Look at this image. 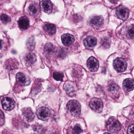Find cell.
<instances>
[{"mask_svg": "<svg viewBox=\"0 0 134 134\" xmlns=\"http://www.w3.org/2000/svg\"><path fill=\"white\" fill-rule=\"evenodd\" d=\"M86 124L82 119L73 120L64 128L65 134H82L86 131Z\"/></svg>", "mask_w": 134, "mask_h": 134, "instance_id": "obj_1", "label": "cell"}, {"mask_svg": "<svg viewBox=\"0 0 134 134\" xmlns=\"http://www.w3.org/2000/svg\"><path fill=\"white\" fill-rule=\"evenodd\" d=\"M68 111L70 114L74 117H78L81 113V106L78 102L75 100H71L67 105Z\"/></svg>", "mask_w": 134, "mask_h": 134, "instance_id": "obj_2", "label": "cell"}, {"mask_svg": "<svg viewBox=\"0 0 134 134\" xmlns=\"http://www.w3.org/2000/svg\"><path fill=\"white\" fill-rule=\"evenodd\" d=\"M106 127L109 131L113 133L119 131L122 127L120 123L114 117L110 118L108 120Z\"/></svg>", "mask_w": 134, "mask_h": 134, "instance_id": "obj_3", "label": "cell"}, {"mask_svg": "<svg viewBox=\"0 0 134 134\" xmlns=\"http://www.w3.org/2000/svg\"><path fill=\"white\" fill-rule=\"evenodd\" d=\"M89 106L93 110L97 113H100L102 111L103 104L100 99L94 98L90 101Z\"/></svg>", "mask_w": 134, "mask_h": 134, "instance_id": "obj_4", "label": "cell"}, {"mask_svg": "<svg viewBox=\"0 0 134 134\" xmlns=\"http://www.w3.org/2000/svg\"><path fill=\"white\" fill-rule=\"evenodd\" d=\"M51 113L50 111L48 108L42 107L39 108L37 112V115L39 119L43 121L48 120L50 117Z\"/></svg>", "mask_w": 134, "mask_h": 134, "instance_id": "obj_5", "label": "cell"}, {"mask_svg": "<svg viewBox=\"0 0 134 134\" xmlns=\"http://www.w3.org/2000/svg\"><path fill=\"white\" fill-rule=\"evenodd\" d=\"M113 66L118 72H123L127 68V62L123 58H116L113 62Z\"/></svg>", "mask_w": 134, "mask_h": 134, "instance_id": "obj_6", "label": "cell"}, {"mask_svg": "<svg viewBox=\"0 0 134 134\" xmlns=\"http://www.w3.org/2000/svg\"><path fill=\"white\" fill-rule=\"evenodd\" d=\"M2 104L4 109L6 111L12 110L15 107V102L12 98L5 97L2 99Z\"/></svg>", "mask_w": 134, "mask_h": 134, "instance_id": "obj_7", "label": "cell"}, {"mask_svg": "<svg viewBox=\"0 0 134 134\" xmlns=\"http://www.w3.org/2000/svg\"><path fill=\"white\" fill-rule=\"evenodd\" d=\"M116 13L119 19L123 20H125L129 17V10L124 6H120L116 10Z\"/></svg>", "mask_w": 134, "mask_h": 134, "instance_id": "obj_8", "label": "cell"}, {"mask_svg": "<svg viewBox=\"0 0 134 134\" xmlns=\"http://www.w3.org/2000/svg\"><path fill=\"white\" fill-rule=\"evenodd\" d=\"M87 65L91 72H96L99 68V62L96 58L91 56L88 58L87 61Z\"/></svg>", "mask_w": 134, "mask_h": 134, "instance_id": "obj_9", "label": "cell"}, {"mask_svg": "<svg viewBox=\"0 0 134 134\" xmlns=\"http://www.w3.org/2000/svg\"><path fill=\"white\" fill-rule=\"evenodd\" d=\"M22 114L23 118L27 122H31L34 120V114L30 108H25L23 109Z\"/></svg>", "mask_w": 134, "mask_h": 134, "instance_id": "obj_10", "label": "cell"}, {"mask_svg": "<svg viewBox=\"0 0 134 134\" xmlns=\"http://www.w3.org/2000/svg\"><path fill=\"white\" fill-rule=\"evenodd\" d=\"M17 83L21 86H26L30 84L29 78L23 73H19L16 75Z\"/></svg>", "mask_w": 134, "mask_h": 134, "instance_id": "obj_11", "label": "cell"}, {"mask_svg": "<svg viewBox=\"0 0 134 134\" xmlns=\"http://www.w3.org/2000/svg\"><path fill=\"white\" fill-rule=\"evenodd\" d=\"M103 18L100 16H94L91 18L89 20V23L91 26L94 28H98L103 24Z\"/></svg>", "mask_w": 134, "mask_h": 134, "instance_id": "obj_12", "label": "cell"}, {"mask_svg": "<svg viewBox=\"0 0 134 134\" xmlns=\"http://www.w3.org/2000/svg\"><path fill=\"white\" fill-rule=\"evenodd\" d=\"M19 63L15 58H10L6 60L5 65L6 68L10 71L16 70L18 68Z\"/></svg>", "mask_w": 134, "mask_h": 134, "instance_id": "obj_13", "label": "cell"}, {"mask_svg": "<svg viewBox=\"0 0 134 134\" xmlns=\"http://www.w3.org/2000/svg\"><path fill=\"white\" fill-rule=\"evenodd\" d=\"M96 44L97 39L93 37H88L84 41V45L87 48H93L96 45Z\"/></svg>", "mask_w": 134, "mask_h": 134, "instance_id": "obj_14", "label": "cell"}, {"mask_svg": "<svg viewBox=\"0 0 134 134\" xmlns=\"http://www.w3.org/2000/svg\"><path fill=\"white\" fill-rule=\"evenodd\" d=\"M61 40L64 45L68 46L73 43L75 41V38L72 35L64 34L61 37Z\"/></svg>", "mask_w": 134, "mask_h": 134, "instance_id": "obj_15", "label": "cell"}, {"mask_svg": "<svg viewBox=\"0 0 134 134\" xmlns=\"http://www.w3.org/2000/svg\"><path fill=\"white\" fill-rule=\"evenodd\" d=\"M42 11L46 13H50L53 9V4L50 0H42L41 3Z\"/></svg>", "mask_w": 134, "mask_h": 134, "instance_id": "obj_16", "label": "cell"}, {"mask_svg": "<svg viewBox=\"0 0 134 134\" xmlns=\"http://www.w3.org/2000/svg\"><path fill=\"white\" fill-rule=\"evenodd\" d=\"M64 89L67 94L70 96H73L76 93V88L72 82H66L64 86Z\"/></svg>", "mask_w": 134, "mask_h": 134, "instance_id": "obj_17", "label": "cell"}, {"mask_svg": "<svg viewBox=\"0 0 134 134\" xmlns=\"http://www.w3.org/2000/svg\"><path fill=\"white\" fill-rule=\"evenodd\" d=\"M25 62L28 65L33 64L37 60L36 56L33 53H28L24 56Z\"/></svg>", "mask_w": 134, "mask_h": 134, "instance_id": "obj_18", "label": "cell"}, {"mask_svg": "<svg viewBox=\"0 0 134 134\" xmlns=\"http://www.w3.org/2000/svg\"><path fill=\"white\" fill-rule=\"evenodd\" d=\"M28 11L32 16H36L39 15L40 12V8L36 3H32L28 8Z\"/></svg>", "mask_w": 134, "mask_h": 134, "instance_id": "obj_19", "label": "cell"}, {"mask_svg": "<svg viewBox=\"0 0 134 134\" xmlns=\"http://www.w3.org/2000/svg\"><path fill=\"white\" fill-rule=\"evenodd\" d=\"M18 25L20 29L26 30L29 26V21L26 17H22L19 19Z\"/></svg>", "mask_w": 134, "mask_h": 134, "instance_id": "obj_20", "label": "cell"}, {"mask_svg": "<svg viewBox=\"0 0 134 134\" xmlns=\"http://www.w3.org/2000/svg\"><path fill=\"white\" fill-rule=\"evenodd\" d=\"M123 87L127 91H131L134 89V81L131 79L125 80L123 83Z\"/></svg>", "mask_w": 134, "mask_h": 134, "instance_id": "obj_21", "label": "cell"}, {"mask_svg": "<svg viewBox=\"0 0 134 134\" xmlns=\"http://www.w3.org/2000/svg\"><path fill=\"white\" fill-rule=\"evenodd\" d=\"M43 27L46 33L50 35H54L56 32V27L53 24H46L44 25Z\"/></svg>", "mask_w": 134, "mask_h": 134, "instance_id": "obj_22", "label": "cell"}, {"mask_svg": "<svg viewBox=\"0 0 134 134\" xmlns=\"http://www.w3.org/2000/svg\"><path fill=\"white\" fill-rule=\"evenodd\" d=\"M108 87L109 90L113 93L116 94L119 91V87L114 82H111L109 83Z\"/></svg>", "mask_w": 134, "mask_h": 134, "instance_id": "obj_23", "label": "cell"}, {"mask_svg": "<svg viewBox=\"0 0 134 134\" xmlns=\"http://www.w3.org/2000/svg\"><path fill=\"white\" fill-rule=\"evenodd\" d=\"M55 50V47L53 44L51 43H48L44 46V51L47 54H51Z\"/></svg>", "mask_w": 134, "mask_h": 134, "instance_id": "obj_24", "label": "cell"}, {"mask_svg": "<svg viewBox=\"0 0 134 134\" xmlns=\"http://www.w3.org/2000/svg\"><path fill=\"white\" fill-rule=\"evenodd\" d=\"M101 44L104 48H108L111 44V40L110 38L105 37L102 39Z\"/></svg>", "mask_w": 134, "mask_h": 134, "instance_id": "obj_25", "label": "cell"}, {"mask_svg": "<svg viewBox=\"0 0 134 134\" xmlns=\"http://www.w3.org/2000/svg\"><path fill=\"white\" fill-rule=\"evenodd\" d=\"M27 48L29 50L32 51L34 50L35 47V42L34 39L33 38H30L27 41L26 44Z\"/></svg>", "mask_w": 134, "mask_h": 134, "instance_id": "obj_26", "label": "cell"}, {"mask_svg": "<svg viewBox=\"0 0 134 134\" xmlns=\"http://www.w3.org/2000/svg\"><path fill=\"white\" fill-rule=\"evenodd\" d=\"M127 33L130 38L134 39V24L130 25L127 29Z\"/></svg>", "mask_w": 134, "mask_h": 134, "instance_id": "obj_27", "label": "cell"}, {"mask_svg": "<svg viewBox=\"0 0 134 134\" xmlns=\"http://www.w3.org/2000/svg\"><path fill=\"white\" fill-rule=\"evenodd\" d=\"M53 76L54 79L58 81H62L63 79V75L62 73H54Z\"/></svg>", "mask_w": 134, "mask_h": 134, "instance_id": "obj_28", "label": "cell"}, {"mask_svg": "<svg viewBox=\"0 0 134 134\" xmlns=\"http://www.w3.org/2000/svg\"><path fill=\"white\" fill-rule=\"evenodd\" d=\"M1 19L3 22L4 24H6L10 22L11 19L9 16L7 15L6 14H2L1 16Z\"/></svg>", "mask_w": 134, "mask_h": 134, "instance_id": "obj_29", "label": "cell"}, {"mask_svg": "<svg viewBox=\"0 0 134 134\" xmlns=\"http://www.w3.org/2000/svg\"><path fill=\"white\" fill-rule=\"evenodd\" d=\"M5 122V115L3 111L0 109V125H3Z\"/></svg>", "mask_w": 134, "mask_h": 134, "instance_id": "obj_30", "label": "cell"}, {"mask_svg": "<svg viewBox=\"0 0 134 134\" xmlns=\"http://www.w3.org/2000/svg\"><path fill=\"white\" fill-rule=\"evenodd\" d=\"M34 129L35 131L38 133H41L43 131L44 128L42 127V126L40 125H35L34 126Z\"/></svg>", "mask_w": 134, "mask_h": 134, "instance_id": "obj_31", "label": "cell"}, {"mask_svg": "<svg viewBox=\"0 0 134 134\" xmlns=\"http://www.w3.org/2000/svg\"><path fill=\"white\" fill-rule=\"evenodd\" d=\"M128 134H134V124L130 125L127 129Z\"/></svg>", "mask_w": 134, "mask_h": 134, "instance_id": "obj_32", "label": "cell"}, {"mask_svg": "<svg viewBox=\"0 0 134 134\" xmlns=\"http://www.w3.org/2000/svg\"><path fill=\"white\" fill-rule=\"evenodd\" d=\"M109 1L112 3L116 4L118 3L119 0H109Z\"/></svg>", "mask_w": 134, "mask_h": 134, "instance_id": "obj_33", "label": "cell"}, {"mask_svg": "<svg viewBox=\"0 0 134 134\" xmlns=\"http://www.w3.org/2000/svg\"><path fill=\"white\" fill-rule=\"evenodd\" d=\"M2 46H3V44H2V42L1 40H0V49L2 48Z\"/></svg>", "mask_w": 134, "mask_h": 134, "instance_id": "obj_34", "label": "cell"}, {"mask_svg": "<svg viewBox=\"0 0 134 134\" xmlns=\"http://www.w3.org/2000/svg\"><path fill=\"white\" fill-rule=\"evenodd\" d=\"M104 134H109V133H107V132H106V133H104Z\"/></svg>", "mask_w": 134, "mask_h": 134, "instance_id": "obj_35", "label": "cell"}, {"mask_svg": "<svg viewBox=\"0 0 134 134\" xmlns=\"http://www.w3.org/2000/svg\"><path fill=\"white\" fill-rule=\"evenodd\" d=\"M0 1H2V0H0Z\"/></svg>", "mask_w": 134, "mask_h": 134, "instance_id": "obj_36", "label": "cell"}]
</instances>
